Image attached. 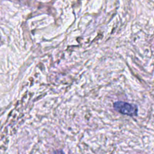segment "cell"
I'll return each mask as SVG.
<instances>
[{
	"label": "cell",
	"instance_id": "obj_1",
	"mask_svg": "<svg viewBox=\"0 0 154 154\" xmlns=\"http://www.w3.org/2000/svg\"><path fill=\"white\" fill-rule=\"evenodd\" d=\"M114 108L117 111L123 113V114L128 115V116H136L138 113V108L134 104H129V103L118 101L114 104Z\"/></svg>",
	"mask_w": 154,
	"mask_h": 154
}]
</instances>
